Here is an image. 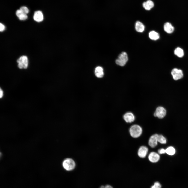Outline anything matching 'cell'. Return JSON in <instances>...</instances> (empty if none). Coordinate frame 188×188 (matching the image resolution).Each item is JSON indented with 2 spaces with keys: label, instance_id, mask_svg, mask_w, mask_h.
Instances as JSON below:
<instances>
[{
  "label": "cell",
  "instance_id": "cell-1",
  "mask_svg": "<svg viewBox=\"0 0 188 188\" xmlns=\"http://www.w3.org/2000/svg\"><path fill=\"white\" fill-rule=\"evenodd\" d=\"M131 136L133 138H137L140 137L142 134V129L139 125L135 124L132 126L129 130Z\"/></svg>",
  "mask_w": 188,
  "mask_h": 188
},
{
  "label": "cell",
  "instance_id": "cell-2",
  "mask_svg": "<svg viewBox=\"0 0 188 188\" xmlns=\"http://www.w3.org/2000/svg\"><path fill=\"white\" fill-rule=\"evenodd\" d=\"M128 60V58L127 53L122 52L119 55L118 58L115 61V62L118 65L122 66L126 64Z\"/></svg>",
  "mask_w": 188,
  "mask_h": 188
},
{
  "label": "cell",
  "instance_id": "cell-3",
  "mask_svg": "<svg viewBox=\"0 0 188 188\" xmlns=\"http://www.w3.org/2000/svg\"><path fill=\"white\" fill-rule=\"evenodd\" d=\"M62 165L64 169L68 171L74 169L75 166L74 161L73 159L69 158L65 159L63 162Z\"/></svg>",
  "mask_w": 188,
  "mask_h": 188
},
{
  "label": "cell",
  "instance_id": "cell-4",
  "mask_svg": "<svg viewBox=\"0 0 188 188\" xmlns=\"http://www.w3.org/2000/svg\"><path fill=\"white\" fill-rule=\"evenodd\" d=\"M18 67L20 69H26L28 65V60L27 57L25 56L20 57L17 60Z\"/></svg>",
  "mask_w": 188,
  "mask_h": 188
},
{
  "label": "cell",
  "instance_id": "cell-5",
  "mask_svg": "<svg viewBox=\"0 0 188 188\" xmlns=\"http://www.w3.org/2000/svg\"><path fill=\"white\" fill-rule=\"evenodd\" d=\"M166 113V110L163 107H159L156 108L154 113V115L155 117L161 119L165 116Z\"/></svg>",
  "mask_w": 188,
  "mask_h": 188
},
{
  "label": "cell",
  "instance_id": "cell-6",
  "mask_svg": "<svg viewBox=\"0 0 188 188\" xmlns=\"http://www.w3.org/2000/svg\"><path fill=\"white\" fill-rule=\"evenodd\" d=\"M171 74L173 78L175 80L181 79L183 76L182 70L176 68H174L172 70Z\"/></svg>",
  "mask_w": 188,
  "mask_h": 188
},
{
  "label": "cell",
  "instance_id": "cell-7",
  "mask_svg": "<svg viewBox=\"0 0 188 188\" xmlns=\"http://www.w3.org/2000/svg\"><path fill=\"white\" fill-rule=\"evenodd\" d=\"M158 135V134H155L150 137L148 141V144L151 147L154 148L157 145Z\"/></svg>",
  "mask_w": 188,
  "mask_h": 188
},
{
  "label": "cell",
  "instance_id": "cell-8",
  "mask_svg": "<svg viewBox=\"0 0 188 188\" xmlns=\"http://www.w3.org/2000/svg\"><path fill=\"white\" fill-rule=\"evenodd\" d=\"M148 151V148L145 146H142L138 150V155L141 158H144L146 156Z\"/></svg>",
  "mask_w": 188,
  "mask_h": 188
},
{
  "label": "cell",
  "instance_id": "cell-9",
  "mask_svg": "<svg viewBox=\"0 0 188 188\" xmlns=\"http://www.w3.org/2000/svg\"><path fill=\"white\" fill-rule=\"evenodd\" d=\"M123 118L124 120L127 123H131L134 121L135 117L131 112H128L123 115Z\"/></svg>",
  "mask_w": 188,
  "mask_h": 188
},
{
  "label": "cell",
  "instance_id": "cell-10",
  "mask_svg": "<svg viewBox=\"0 0 188 188\" xmlns=\"http://www.w3.org/2000/svg\"><path fill=\"white\" fill-rule=\"evenodd\" d=\"M149 160L152 163H155L158 161L160 158L159 155L158 153L154 152H150L148 156Z\"/></svg>",
  "mask_w": 188,
  "mask_h": 188
},
{
  "label": "cell",
  "instance_id": "cell-11",
  "mask_svg": "<svg viewBox=\"0 0 188 188\" xmlns=\"http://www.w3.org/2000/svg\"><path fill=\"white\" fill-rule=\"evenodd\" d=\"M33 18L35 21L38 22L42 21L43 19V16L42 12L40 11H35L34 14Z\"/></svg>",
  "mask_w": 188,
  "mask_h": 188
},
{
  "label": "cell",
  "instance_id": "cell-12",
  "mask_svg": "<svg viewBox=\"0 0 188 188\" xmlns=\"http://www.w3.org/2000/svg\"><path fill=\"white\" fill-rule=\"evenodd\" d=\"M142 5L146 10H149L154 7V4L152 0H148L143 3Z\"/></svg>",
  "mask_w": 188,
  "mask_h": 188
},
{
  "label": "cell",
  "instance_id": "cell-13",
  "mask_svg": "<svg viewBox=\"0 0 188 188\" xmlns=\"http://www.w3.org/2000/svg\"><path fill=\"white\" fill-rule=\"evenodd\" d=\"M95 74L96 76L98 78L103 77L104 75L103 68L100 66L96 67L95 69Z\"/></svg>",
  "mask_w": 188,
  "mask_h": 188
},
{
  "label": "cell",
  "instance_id": "cell-14",
  "mask_svg": "<svg viewBox=\"0 0 188 188\" xmlns=\"http://www.w3.org/2000/svg\"><path fill=\"white\" fill-rule=\"evenodd\" d=\"M164 28L165 31L168 33H171L174 31V27L169 22H166L164 25Z\"/></svg>",
  "mask_w": 188,
  "mask_h": 188
},
{
  "label": "cell",
  "instance_id": "cell-15",
  "mask_svg": "<svg viewBox=\"0 0 188 188\" xmlns=\"http://www.w3.org/2000/svg\"><path fill=\"white\" fill-rule=\"evenodd\" d=\"M135 28L136 30L138 32H142L145 29L144 25L140 22L137 21L135 24Z\"/></svg>",
  "mask_w": 188,
  "mask_h": 188
},
{
  "label": "cell",
  "instance_id": "cell-16",
  "mask_svg": "<svg viewBox=\"0 0 188 188\" xmlns=\"http://www.w3.org/2000/svg\"><path fill=\"white\" fill-rule=\"evenodd\" d=\"M16 15L19 19L21 20H26L28 17L27 14L22 12L20 9L16 11Z\"/></svg>",
  "mask_w": 188,
  "mask_h": 188
},
{
  "label": "cell",
  "instance_id": "cell-17",
  "mask_svg": "<svg viewBox=\"0 0 188 188\" xmlns=\"http://www.w3.org/2000/svg\"><path fill=\"white\" fill-rule=\"evenodd\" d=\"M149 35L150 38L153 40H156L159 38L158 33L154 31H150L149 33Z\"/></svg>",
  "mask_w": 188,
  "mask_h": 188
},
{
  "label": "cell",
  "instance_id": "cell-18",
  "mask_svg": "<svg viewBox=\"0 0 188 188\" xmlns=\"http://www.w3.org/2000/svg\"><path fill=\"white\" fill-rule=\"evenodd\" d=\"M175 54L179 57H181L184 56V52L183 50L181 48L178 47L176 48L174 51Z\"/></svg>",
  "mask_w": 188,
  "mask_h": 188
},
{
  "label": "cell",
  "instance_id": "cell-19",
  "mask_svg": "<svg viewBox=\"0 0 188 188\" xmlns=\"http://www.w3.org/2000/svg\"><path fill=\"white\" fill-rule=\"evenodd\" d=\"M166 153L170 155H173L175 153V149L172 146H170L167 148L166 149Z\"/></svg>",
  "mask_w": 188,
  "mask_h": 188
},
{
  "label": "cell",
  "instance_id": "cell-20",
  "mask_svg": "<svg viewBox=\"0 0 188 188\" xmlns=\"http://www.w3.org/2000/svg\"><path fill=\"white\" fill-rule=\"evenodd\" d=\"M158 142L161 144H165L166 143L165 138L163 135H158Z\"/></svg>",
  "mask_w": 188,
  "mask_h": 188
},
{
  "label": "cell",
  "instance_id": "cell-21",
  "mask_svg": "<svg viewBox=\"0 0 188 188\" xmlns=\"http://www.w3.org/2000/svg\"><path fill=\"white\" fill-rule=\"evenodd\" d=\"M20 9L23 13L27 14L29 12L28 8L26 7L23 6L21 7Z\"/></svg>",
  "mask_w": 188,
  "mask_h": 188
},
{
  "label": "cell",
  "instance_id": "cell-22",
  "mask_svg": "<svg viewBox=\"0 0 188 188\" xmlns=\"http://www.w3.org/2000/svg\"><path fill=\"white\" fill-rule=\"evenodd\" d=\"M161 185L160 183L158 182H156L154 183V185L152 186L151 188H161Z\"/></svg>",
  "mask_w": 188,
  "mask_h": 188
},
{
  "label": "cell",
  "instance_id": "cell-23",
  "mask_svg": "<svg viewBox=\"0 0 188 188\" xmlns=\"http://www.w3.org/2000/svg\"><path fill=\"white\" fill-rule=\"evenodd\" d=\"M158 153L160 154H162L166 153V149L163 148L159 149L158 151Z\"/></svg>",
  "mask_w": 188,
  "mask_h": 188
},
{
  "label": "cell",
  "instance_id": "cell-24",
  "mask_svg": "<svg viewBox=\"0 0 188 188\" xmlns=\"http://www.w3.org/2000/svg\"><path fill=\"white\" fill-rule=\"evenodd\" d=\"M5 27L4 25L0 23V31L1 32L3 31L5 29Z\"/></svg>",
  "mask_w": 188,
  "mask_h": 188
},
{
  "label": "cell",
  "instance_id": "cell-25",
  "mask_svg": "<svg viewBox=\"0 0 188 188\" xmlns=\"http://www.w3.org/2000/svg\"><path fill=\"white\" fill-rule=\"evenodd\" d=\"M0 98H1L3 96V91L1 89H0Z\"/></svg>",
  "mask_w": 188,
  "mask_h": 188
},
{
  "label": "cell",
  "instance_id": "cell-26",
  "mask_svg": "<svg viewBox=\"0 0 188 188\" xmlns=\"http://www.w3.org/2000/svg\"><path fill=\"white\" fill-rule=\"evenodd\" d=\"M105 188H113V187L110 185H107L105 186Z\"/></svg>",
  "mask_w": 188,
  "mask_h": 188
},
{
  "label": "cell",
  "instance_id": "cell-27",
  "mask_svg": "<svg viewBox=\"0 0 188 188\" xmlns=\"http://www.w3.org/2000/svg\"><path fill=\"white\" fill-rule=\"evenodd\" d=\"M100 188H105V186H102Z\"/></svg>",
  "mask_w": 188,
  "mask_h": 188
}]
</instances>
